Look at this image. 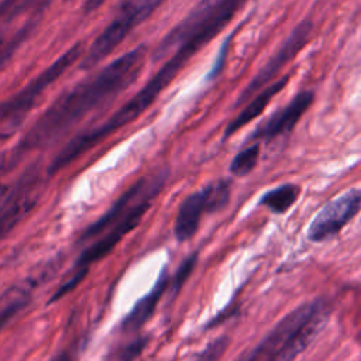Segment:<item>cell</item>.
Instances as JSON below:
<instances>
[{
  "instance_id": "6da1fadb",
  "label": "cell",
  "mask_w": 361,
  "mask_h": 361,
  "mask_svg": "<svg viewBox=\"0 0 361 361\" xmlns=\"http://www.w3.org/2000/svg\"><path fill=\"white\" fill-rule=\"evenodd\" d=\"M147 51L145 44L137 45L55 99L10 154L0 158V172L13 169L27 154L51 145L87 114L127 90L140 76Z\"/></svg>"
},
{
  "instance_id": "7a4b0ae2",
  "label": "cell",
  "mask_w": 361,
  "mask_h": 361,
  "mask_svg": "<svg viewBox=\"0 0 361 361\" xmlns=\"http://www.w3.org/2000/svg\"><path fill=\"white\" fill-rule=\"evenodd\" d=\"M245 1L247 0H221L213 8V11L193 28L189 37L178 45L176 51L169 56V59L131 99H128L102 124L72 137L52 158L47 168V175L52 176L58 173L73 161L85 155L89 149L99 145L109 135L137 120L172 83L188 62L223 31V28L233 20L235 13L244 6Z\"/></svg>"
},
{
  "instance_id": "3957f363",
  "label": "cell",
  "mask_w": 361,
  "mask_h": 361,
  "mask_svg": "<svg viewBox=\"0 0 361 361\" xmlns=\"http://www.w3.org/2000/svg\"><path fill=\"white\" fill-rule=\"evenodd\" d=\"M165 1L166 0H124L111 21L83 54L79 69L89 71L104 61L135 27L149 18Z\"/></svg>"
},
{
  "instance_id": "277c9868",
  "label": "cell",
  "mask_w": 361,
  "mask_h": 361,
  "mask_svg": "<svg viewBox=\"0 0 361 361\" xmlns=\"http://www.w3.org/2000/svg\"><path fill=\"white\" fill-rule=\"evenodd\" d=\"M83 47V42L73 44L25 87L0 104V126L4 127L1 131L4 138L10 135L8 130L13 131V128H16L24 120L25 114L35 106L44 92L82 56Z\"/></svg>"
},
{
  "instance_id": "5b68a950",
  "label": "cell",
  "mask_w": 361,
  "mask_h": 361,
  "mask_svg": "<svg viewBox=\"0 0 361 361\" xmlns=\"http://www.w3.org/2000/svg\"><path fill=\"white\" fill-rule=\"evenodd\" d=\"M327 306V302L323 299H314L299 305L285 314L258 344L243 353L234 361H265L289 343L320 310Z\"/></svg>"
},
{
  "instance_id": "8992f818",
  "label": "cell",
  "mask_w": 361,
  "mask_h": 361,
  "mask_svg": "<svg viewBox=\"0 0 361 361\" xmlns=\"http://www.w3.org/2000/svg\"><path fill=\"white\" fill-rule=\"evenodd\" d=\"M169 178L168 168L158 169L152 175H145L135 180L126 192H123L116 202L92 224L86 227L82 233L79 241L85 243L90 238H94L103 234L107 228H110L114 223H117L137 202L147 196H158L161 190L165 188L166 180Z\"/></svg>"
},
{
  "instance_id": "52a82bcc",
  "label": "cell",
  "mask_w": 361,
  "mask_h": 361,
  "mask_svg": "<svg viewBox=\"0 0 361 361\" xmlns=\"http://www.w3.org/2000/svg\"><path fill=\"white\" fill-rule=\"evenodd\" d=\"M42 175L38 165L30 166L8 190L0 203V241L23 221L37 206Z\"/></svg>"
},
{
  "instance_id": "ba28073f",
  "label": "cell",
  "mask_w": 361,
  "mask_h": 361,
  "mask_svg": "<svg viewBox=\"0 0 361 361\" xmlns=\"http://www.w3.org/2000/svg\"><path fill=\"white\" fill-rule=\"evenodd\" d=\"M313 31V23L310 20H302L289 35L283 39L281 47L272 54V56L264 63V66L255 73V76L247 83L244 90L240 93L238 99L234 103V109L245 104L257 92L264 89L271 80L281 72V69L290 62L299 51L307 44Z\"/></svg>"
},
{
  "instance_id": "9c48e42d",
  "label": "cell",
  "mask_w": 361,
  "mask_h": 361,
  "mask_svg": "<svg viewBox=\"0 0 361 361\" xmlns=\"http://www.w3.org/2000/svg\"><path fill=\"white\" fill-rule=\"evenodd\" d=\"M361 192L351 188L329 200L310 221L306 237L312 243H324L336 235L358 214Z\"/></svg>"
},
{
  "instance_id": "30bf717a",
  "label": "cell",
  "mask_w": 361,
  "mask_h": 361,
  "mask_svg": "<svg viewBox=\"0 0 361 361\" xmlns=\"http://www.w3.org/2000/svg\"><path fill=\"white\" fill-rule=\"evenodd\" d=\"M154 199L155 196H147L137 202L117 223L107 228L100 238H97L80 252L75 262V268L89 269L92 264L103 259L107 254H110L116 248V245L141 223L144 214L149 210Z\"/></svg>"
},
{
  "instance_id": "8fae6325",
  "label": "cell",
  "mask_w": 361,
  "mask_h": 361,
  "mask_svg": "<svg viewBox=\"0 0 361 361\" xmlns=\"http://www.w3.org/2000/svg\"><path fill=\"white\" fill-rule=\"evenodd\" d=\"M313 100L314 93L312 90H300L283 107L274 111L259 126H257L255 130L247 137V141H271L290 133L302 116L309 110Z\"/></svg>"
},
{
  "instance_id": "7c38bea8",
  "label": "cell",
  "mask_w": 361,
  "mask_h": 361,
  "mask_svg": "<svg viewBox=\"0 0 361 361\" xmlns=\"http://www.w3.org/2000/svg\"><path fill=\"white\" fill-rule=\"evenodd\" d=\"M203 214H210L206 186L188 195L178 207L173 223V235L179 243L189 241L199 230Z\"/></svg>"
},
{
  "instance_id": "4fadbf2b",
  "label": "cell",
  "mask_w": 361,
  "mask_h": 361,
  "mask_svg": "<svg viewBox=\"0 0 361 361\" xmlns=\"http://www.w3.org/2000/svg\"><path fill=\"white\" fill-rule=\"evenodd\" d=\"M290 79V75H283L282 78L276 79L275 82H271L267 85L264 89L257 92L245 104H243L240 113L226 126L224 133H223V140L230 138L233 134L240 131L244 126L251 123L254 118H257L265 107L269 104V102L288 85Z\"/></svg>"
},
{
  "instance_id": "5bb4252c",
  "label": "cell",
  "mask_w": 361,
  "mask_h": 361,
  "mask_svg": "<svg viewBox=\"0 0 361 361\" xmlns=\"http://www.w3.org/2000/svg\"><path fill=\"white\" fill-rule=\"evenodd\" d=\"M169 275L166 271V267H164L154 283V286L149 289L148 293H145L142 298H140L131 310L126 314V317L121 320V330L126 333H134L140 330L154 314L159 299L162 298L164 292L168 288Z\"/></svg>"
},
{
  "instance_id": "9a60e30c",
  "label": "cell",
  "mask_w": 361,
  "mask_h": 361,
  "mask_svg": "<svg viewBox=\"0 0 361 361\" xmlns=\"http://www.w3.org/2000/svg\"><path fill=\"white\" fill-rule=\"evenodd\" d=\"M329 317V306L320 310L289 343L265 361H293L312 343Z\"/></svg>"
},
{
  "instance_id": "2e32d148",
  "label": "cell",
  "mask_w": 361,
  "mask_h": 361,
  "mask_svg": "<svg viewBox=\"0 0 361 361\" xmlns=\"http://www.w3.org/2000/svg\"><path fill=\"white\" fill-rule=\"evenodd\" d=\"M300 192L302 189L298 183H282L267 190L259 197L258 204L268 209L274 214H283L296 203Z\"/></svg>"
},
{
  "instance_id": "e0dca14e",
  "label": "cell",
  "mask_w": 361,
  "mask_h": 361,
  "mask_svg": "<svg viewBox=\"0 0 361 361\" xmlns=\"http://www.w3.org/2000/svg\"><path fill=\"white\" fill-rule=\"evenodd\" d=\"M34 282L16 285L10 288L4 295L0 298V331L1 329L17 314L20 313L30 302L31 298V288Z\"/></svg>"
},
{
  "instance_id": "ac0fdd59",
  "label": "cell",
  "mask_w": 361,
  "mask_h": 361,
  "mask_svg": "<svg viewBox=\"0 0 361 361\" xmlns=\"http://www.w3.org/2000/svg\"><path fill=\"white\" fill-rule=\"evenodd\" d=\"M259 154H261L259 142H252L250 145L247 144L243 149H240L233 157V159L230 162V166H228L230 173L234 175V176H238V178L247 176L258 165Z\"/></svg>"
},
{
  "instance_id": "d6986e66",
  "label": "cell",
  "mask_w": 361,
  "mask_h": 361,
  "mask_svg": "<svg viewBox=\"0 0 361 361\" xmlns=\"http://www.w3.org/2000/svg\"><path fill=\"white\" fill-rule=\"evenodd\" d=\"M196 262H197V252H193L190 255H188L182 264L179 265V268L176 269L175 275L172 276V279L169 278V282H168V288L172 293V296H176L182 286L185 285V282L188 281V278L190 276V274L193 272L195 267H196Z\"/></svg>"
},
{
  "instance_id": "ffe728a7",
  "label": "cell",
  "mask_w": 361,
  "mask_h": 361,
  "mask_svg": "<svg viewBox=\"0 0 361 361\" xmlns=\"http://www.w3.org/2000/svg\"><path fill=\"white\" fill-rule=\"evenodd\" d=\"M34 25H35V23L25 24L11 39H4L3 37H0V69L11 58V55L18 48V45L27 38L28 32L32 30Z\"/></svg>"
},
{
  "instance_id": "44dd1931",
  "label": "cell",
  "mask_w": 361,
  "mask_h": 361,
  "mask_svg": "<svg viewBox=\"0 0 361 361\" xmlns=\"http://www.w3.org/2000/svg\"><path fill=\"white\" fill-rule=\"evenodd\" d=\"M230 344V338L228 336H220L216 340H213L212 343H209L193 360L190 361H217L224 351L227 350Z\"/></svg>"
},
{
  "instance_id": "7402d4cb",
  "label": "cell",
  "mask_w": 361,
  "mask_h": 361,
  "mask_svg": "<svg viewBox=\"0 0 361 361\" xmlns=\"http://www.w3.org/2000/svg\"><path fill=\"white\" fill-rule=\"evenodd\" d=\"M87 272H89L87 268H75L73 272L69 275V278L55 290V293L49 299V303H54V302L59 300L61 298H63L65 295H68L69 292H72L85 279Z\"/></svg>"
},
{
  "instance_id": "603a6c76",
  "label": "cell",
  "mask_w": 361,
  "mask_h": 361,
  "mask_svg": "<svg viewBox=\"0 0 361 361\" xmlns=\"http://www.w3.org/2000/svg\"><path fill=\"white\" fill-rule=\"evenodd\" d=\"M147 336H140L127 345H124L118 353V361H135L144 351V348L148 344Z\"/></svg>"
},
{
  "instance_id": "cb8c5ba5",
  "label": "cell",
  "mask_w": 361,
  "mask_h": 361,
  "mask_svg": "<svg viewBox=\"0 0 361 361\" xmlns=\"http://www.w3.org/2000/svg\"><path fill=\"white\" fill-rule=\"evenodd\" d=\"M21 0H1L0 1V23L10 21L20 14Z\"/></svg>"
},
{
  "instance_id": "d4e9b609",
  "label": "cell",
  "mask_w": 361,
  "mask_h": 361,
  "mask_svg": "<svg viewBox=\"0 0 361 361\" xmlns=\"http://www.w3.org/2000/svg\"><path fill=\"white\" fill-rule=\"evenodd\" d=\"M106 0H86L83 3V11L85 13H92L94 10H97Z\"/></svg>"
},
{
  "instance_id": "484cf974",
  "label": "cell",
  "mask_w": 361,
  "mask_h": 361,
  "mask_svg": "<svg viewBox=\"0 0 361 361\" xmlns=\"http://www.w3.org/2000/svg\"><path fill=\"white\" fill-rule=\"evenodd\" d=\"M51 361H73V355L71 351H62L59 354H56Z\"/></svg>"
},
{
  "instance_id": "4316f807",
  "label": "cell",
  "mask_w": 361,
  "mask_h": 361,
  "mask_svg": "<svg viewBox=\"0 0 361 361\" xmlns=\"http://www.w3.org/2000/svg\"><path fill=\"white\" fill-rule=\"evenodd\" d=\"M7 190H8V186H7V185H4L3 182H0V203H1V200L4 199V196H6Z\"/></svg>"
}]
</instances>
